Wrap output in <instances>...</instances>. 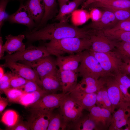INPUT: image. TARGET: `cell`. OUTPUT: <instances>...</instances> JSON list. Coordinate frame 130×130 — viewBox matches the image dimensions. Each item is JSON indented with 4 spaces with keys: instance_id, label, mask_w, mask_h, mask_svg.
Listing matches in <instances>:
<instances>
[{
    "instance_id": "6da1fadb",
    "label": "cell",
    "mask_w": 130,
    "mask_h": 130,
    "mask_svg": "<svg viewBox=\"0 0 130 130\" xmlns=\"http://www.w3.org/2000/svg\"><path fill=\"white\" fill-rule=\"evenodd\" d=\"M91 34L84 27L80 28L66 21H61L47 24L37 30L30 31L26 34V37L28 41L32 42L71 37L90 38Z\"/></svg>"
},
{
    "instance_id": "7a4b0ae2",
    "label": "cell",
    "mask_w": 130,
    "mask_h": 130,
    "mask_svg": "<svg viewBox=\"0 0 130 130\" xmlns=\"http://www.w3.org/2000/svg\"><path fill=\"white\" fill-rule=\"evenodd\" d=\"M44 45L50 55L57 57L66 53H78L89 49L91 42L90 38L71 37L51 40Z\"/></svg>"
},
{
    "instance_id": "3957f363",
    "label": "cell",
    "mask_w": 130,
    "mask_h": 130,
    "mask_svg": "<svg viewBox=\"0 0 130 130\" xmlns=\"http://www.w3.org/2000/svg\"><path fill=\"white\" fill-rule=\"evenodd\" d=\"M81 60L78 72V76L83 78L90 77L98 79L113 75L106 72L97 59L89 52L88 50L80 52Z\"/></svg>"
},
{
    "instance_id": "277c9868",
    "label": "cell",
    "mask_w": 130,
    "mask_h": 130,
    "mask_svg": "<svg viewBox=\"0 0 130 130\" xmlns=\"http://www.w3.org/2000/svg\"><path fill=\"white\" fill-rule=\"evenodd\" d=\"M50 55L44 45L38 46H29L22 52H18L12 54H7L1 59L15 62L19 61L24 64L34 62Z\"/></svg>"
},
{
    "instance_id": "5b68a950",
    "label": "cell",
    "mask_w": 130,
    "mask_h": 130,
    "mask_svg": "<svg viewBox=\"0 0 130 130\" xmlns=\"http://www.w3.org/2000/svg\"><path fill=\"white\" fill-rule=\"evenodd\" d=\"M90 53L97 59L105 71L114 76L119 71V68L123 62L115 52L100 53L89 50Z\"/></svg>"
},
{
    "instance_id": "8992f818",
    "label": "cell",
    "mask_w": 130,
    "mask_h": 130,
    "mask_svg": "<svg viewBox=\"0 0 130 130\" xmlns=\"http://www.w3.org/2000/svg\"><path fill=\"white\" fill-rule=\"evenodd\" d=\"M59 108V112L63 116L68 125L79 118L84 110L80 104L67 93Z\"/></svg>"
},
{
    "instance_id": "52a82bcc",
    "label": "cell",
    "mask_w": 130,
    "mask_h": 130,
    "mask_svg": "<svg viewBox=\"0 0 130 130\" xmlns=\"http://www.w3.org/2000/svg\"><path fill=\"white\" fill-rule=\"evenodd\" d=\"M105 86L108 97L112 104V113L121 106L130 101L126 98L122 93L118 83L114 76L105 77Z\"/></svg>"
},
{
    "instance_id": "ba28073f",
    "label": "cell",
    "mask_w": 130,
    "mask_h": 130,
    "mask_svg": "<svg viewBox=\"0 0 130 130\" xmlns=\"http://www.w3.org/2000/svg\"><path fill=\"white\" fill-rule=\"evenodd\" d=\"M98 20L92 22L84 27L86 29L94 33L103 32L113 28L118 22L114 14L111 11L106 9Z\"/></svg>"
},
{
    "instance_id": "9c48e42d",
    "label": "cell",
    "mask_w": 130,
    "mask_h": 130,
    "mask_svg": "<svg viewBox=\"0 0 130 130\" xmlns=\"http://www.w3.org/2000/svg\"><path fill=\"white\" fill-rule=\"evenodd\" d=\"M66 94L49 93L43 97L38 101L29 106L30 109L47 111H53L59 108L61 103Z\"/></svg>"
},
{
    "instance_id": "30bf717a",
    "label": "cell",
    "mask_w": 130,
    "mask_h": 130,
    "mask_svg": "<svg viewBox=\"0 0 130 130\" xmlns=\"http://www.w3.org/2000/svg\"><path fill=\"white\" fill-rule=\"evenodd\" d=\"M90 39L91 45L88 50L100 53L111 51L115 48L118 41L109 38L103 32L92 34L90 36Z\"/></svg>"
},
{
    "instance_id": "8fae6325",
    "label": "cell",
    "mask_w": 130,
    "mask_h": 130,
    "mask_svg": "<svg viewBox=\"0 0 130 130\" xmlns=\"http://www.w3.org/2000/svg\"><path fill=\"white\" fill-rule=\"evenodd\" d=\"M3 65L9 68L12 72L26 79L35 82L41 88V80L39 77L33 69L28 65L17 62L5 61Z\"/></svg>"
},
{
    "instance_id": "7c38bea8",
    "label": "cell",
    "mask_w": 130,
    "mask_h": 130,
    "mask_svg": "<svg viewBox=\"0 0 130 130\" xmlns=\"http://www.w3.org/2000/svg\"><path fill=\"white\" fill-rule=\"evenodd\" d=\"M30 110L31 114L27 121L30 130H47L53 111Z\"/></svg>"
},
{
    "instance_id": "4fadbf2b",
    "label": "cell",
    "mask_w": 130,
    "mask_h": 130,
    "mask_svg": "<svg viewBox=\"0 0 130 130\" xmlns=\"http://www.w3.org/2000/svg\"><path fill=\"white\" fill-rule=\"evenodd\" d=\"M6 20L11 23L25 25L30 31L37 26L25 5L22 3H21L18 9L15 12L6 17Z\"/></svg>"
},
{
    "instance_id": "5bb4252c",
    "label": "cell",
    "mask_w": 130,
    "mask_h": 130,
    "mask_svg": "<svg viewBox=\"0 0 130 130\" xmlns=\"http://www.w3.org/2000/svg\"><path fill=\"white\" fill-rule=\"evenodd\" d=\"M112 114L108 130H121L122 127L127 125L130 119V102L121 106Z\"/></svg>"
},
{
    "instance_id": "9a60e30c",
    "label": "cell",
    "mask_w": 130,
    "mask_h": 130,
    "mask_svg": "<svg viewBox=\"0 0 130 130\" xmlns=\"http://www.w3.org/2000/svg\"><path fill=\"white\" fill-rule=\"evenodd\" d=\"M105 83V77L98 79L90 77L83 78L74 89L67 93L72 91L97 93L104 86Z\"/></svg>"
},
{
    "instance_id": "2e32d148",
    "label": "cell",
    "mask_w": 130,
    "mask_h": 130,
    "mask_svg": "<svg viewBox=\"0 0 130 130\" xmlns=\"http://www.w3.org/2000/svg\"><path fill=\"white\" fill-rule=\"evenodd\" d=\"M24 64L33 69L40 80L57 68L56 59L52 57L50 55L34 62Z\"/></svg>"
},
{
    "instance_id": "e0dca14e",
    "label": "cell",
    "mask_w": 130,
    "mask_h": 130,
    "mask_svg": "<svg viewBox=\"0 0 130 130\" xmlns=\"http://www.w3.org/2000/svg\"><path fill=\"white\" fill-rule=\"evenodd\" d=\"M57 57V65L59 70L78 71L81 60L80 52L66 56H59Z\"/></svg>"
},
{
    "instance_id": "ac0fdd59",
    "label": "cell",
    "mask_w": 130,
    "mask_h": 130,
    "mask_svg": "<svg viewBox=\"0 0 130 130\" xmlns=\"http://www.w3.org/2000/svg\"><path fill=\"white\" fill-rule=\"evenodd\" d=\"M57 68L41 79V87L49 93H55L62 91V88Z\"/></svg>"
},
{
    "instance_id": "d6986e66",
    "label": "cell",
    "mask_w": 130,
    "mask_h": 130,
    "mask_svg": "<svg viewBox=\"0 0 130 130\" xmlns=\"http://www.w3.org/2000/svg\"><path fill=\"white\" fill-rule=\"evenodd\" d=\"M58 76L62 88V93L66 94L75 87L77 83L78 71H62L59 69Z\"/></svg>"
},
{
    "instance_id": "ffe728a7",
    "label": "cell",
    "mask_w": 130,
    "mask_h": 130,
    "mask_svg": "<svg viewBox=\"0 0 130 130\" xmlns=\"http://www.w3.org/2000/svg\"><path fill=\"white\" fill-rule=\"evenodd\" d=\"M25 36L20 34L14 36L9 35L5 37L6 41L3 45L5 52L10 54L18 52H22L26 48L25 45L23 42Z\"/></svg>"
},
{
    "instance_id": "44dd1931",
    "label": "cell",
    "mask_w": 130,
    "mask_h": 130,
    "mask_svg": "<svg viewBox=\"0 0 130 130\" xmlns=\"http://www.w3.org/2000/svg\"><path fill=\"white\" fill-rule=\"evenodd\" d=\"M67 94L80 104L84 110L89 111L92 107L96 105L97 93L72 91Z\"/></svg>"
},
{
    "instance_id": "7402d4cb",
    "label": "cell",
    "mask_w": 130,
    "mask_h": 130,
    "mask_svg": "<svg viewBox=\"0 0 130 130\" xmlns=\"http://www.w3.org/2000/svg\"><path fill=\"white\" fill-rule=\"evenodd\" d=\"M24 4L38 25L44 14L45 6L43 0H27Z\"/></svg>"
},
{
    "instance_id": "603a6c76",
    "label": "cell",
    "mask_w": 130,
    "mask_h": 130,
    "mask_svg": "<svg viewBox=\"0 0 130 130\" xmlns=\"http://www.w3.org/2000/svg\"><path fill=\"white\" fill-rule=\"evenodd\" d=\"M67 130H97L94 122L90 118L89 114H82L77 119L69 124Z\"/></svg>"
},
{
    "instance_id": "cb8c5ba5",
    "label": "cell",
    "mask_w": 130,
    "mask_h": 130,
    "mask_svg": "<svg viewBox=\"0 0 130 130\" xmlns=\"http://www.w3.org/2000/svg\"><path fill=\"white\" fill-rule=\"evenodd\" d=\"M88 6L116 9H130V0H110L93 3Z\"/></svg>"
},
{
    "instance_id": "d4e9b609",
    "label": "cell",
    "mask_w": 130,
    "mask_h": 130,
    "mask_svg": "<svg viewBox=\"0 0 130 130\" xmlns=\"http://www.w3.org/2000/svg\"><path fill=\"white\" fill-rule=\"evenodd\" d=\"M49 92L43 89L30 93H25L22 96L18 103L26 107H29L36 102Z\"/></svg>"
},
{
    "instance_id": "484cf974",
    "label": "cell",
    "mask_w": 130,
    "mask_h": 130,
    "mask_svg": "<svg viewBox=\"0 0 130 130\" xmlns=\"http://www.w3.org/2000/svg\"><path fill=\"white\" fill-rule=\"evenodd\" d=\"M83 0H74L59 7V11L56 16L55 20H59L60 22L66 21L65 20V16L67 15L72 13L76 10Z\"/></svg>"
},
{
    "instance_id": "4316f807",
    "label": "cell",
    "mask_w": 130,
    "mask_h": 130,
    "mask_svg": "<svg viewBox=\"0 0 130 130\" xmlns=\"http://www.w3.org/2000/svg\"><path fill=\"white\" fill-rule=\"evenodd\" d=\"M68 124L59 112L53 113L47 130H67Z\"/></svg>"
},
{
    "instance_id": "83f0119b",
    "label": "cell",
    "mask_w": 130,
    "mask_h": 130,
    "mask_svg": "<svg viewBox=\"0 0 130 130\" xmlns=\"http://www.w3.org/2000/svg\"><path fill=\"white\" fill-rule=\"evenodd\" d=\"M112 114L108 110L101 108L96 124L97 130L108 129L111 121Z\"/></svg>"
},
{
    "instance_id": "f1b7e54d",
    "label": "cell",
    "mask_w": 130,
    "mask_h": 130,
    "mask_svg": "<svg viewBox=\"0 0 130 130\" xmlns=\"http://www.w3.org/2000/svg\"><path fill=\"white\" fill-rule=\"evenodd\" d=\"M109 38L118 41L130 42V32L106 30L103 32Z\"/></svg>"
},
{
    "instance_id": "f546056e",
    "label": "cell",
    "mask_w": 130,
    "mask_h": 130,
    "mask_svg": "<svg viewBox=\"0 0 130 130\" xmlns=\"http://www.w3.org/2000/svg\"><path fill=\"white\" fill-rule=\"evenodd\" d=\"M115 48V52L122 60H130V42L117 41Z\"/></svg>"
},
{
    "instance_id": "4dcf8cb0",
    "label": "cell",
    "mask_w": 130,
    "mask_h": 130,
    "mask_svg": "<svg viewBox=\"0 0 130 130\" xmlns=\"http://www.w3.org/2000/svg\"><path fill=\"white\" fill-rule=\"evenodd\" d=\"M19 118V115L15 111L8 110L3 113L1 121L8 127H10L14 126L18 123Z\"/></svg>"
},
{
    "instance_id": "1f68e13d",
    "label": "cell",
    "mask_w": 130,
    "mask_h": 130,
    "mask_svg": "<svg viewBox=\"0 0 130 130\" xmlns=\"http://www.w3.org/2000/svg\"><path fill=\"white\" fill-rule=\"evenodd\" d=\"M89 18V13L83 9H77L72 13V21L76 26L85 23Z\"/></svg>"
},
{
    "instance_id": "d6a6232c",
    "label": "cell",
    "mask_w": 130,
    "mask_h": 130,
    "mask_svg": "<svg viewBox=\"0 0 130 130\" xmlns=\"http://www.w3.org/2000/svg\"><path fill=\"white\" fill-rule=\"evenodd\" d=\"M3 92L9 101L18 103L22 95L26 93L21 89L12 87L5 90Z\"/></svg>"
},
{
    "instance_id": "836d02e7",
    "label": "cell",
    "mask_w": 130,
    "mask_h": 130,
    "mask_svg": "<svg viewBox=\"0 0 130 130\" xmlns=\"http://www.w3.org/2000/svg\"><path fill=\"white\" fill-rule=\"evenodd\" d=\"M9 72L11 87L19 89L29 80L11 72Z\"/></svg>"
},
{
    "instance_id": "e575fe53",
    "label": "cell",
    "mask_w": 130,
    "mask_h": 130,
    "mask_svg": "<svg viewBox=\"0 0 130 130\" xmlns=\"http://www.w3.org/2000/svg\"><path fill=\"white\" fill-rule=\"evenodd\" d=\"M112 11L119 22L130 20V9H116L111 8H102Z\"/></svg>"
},
{
    "instance_id": "d590c367",
    "label": "cell",
    "mask_w": 130,
    "mask_h": 130,
    "mask_svg": "<svg viewBox=\"0 0 130 130\" xmlns=\"http://www.w3.org/2000/svg\"><path fill=\"white\" fill-rule=\"evenodd\" d=\"M19 89H21L26 93L31 92L43 89L35 82L29 80Z\"/></svg>"
},
{
    "instance_id": "8d00e7d4",
    "label": "cell",
    "mask_w": 130,
    "mask_h": 130,
    "mask_svg": "<svg viewBox=\"0 0 130 130\" xmlns=\"http://www.w3.org/2000/svg\"><path fill=\"white\" fill-rule=\"evenodd\" d=\"M114 77L119 83L128 89L130 87V77L119 71L114 74Z\"/></svg>"
},
{
    "instance_id": "74e56055",
    "label": "cell",
    "mask_w": 130,
    "mask_h": 130,
    "mask_svg": "<svg viewBox=\"0 0 130 130\" xmlns=\"http://www.w3.org/2000/svg\"><path fill=\"white\" fill-rule=\"evenodd\" d=\"M10 0H0V30L6 20V9Z\"/></svg>"
},
{
    "instance_id": "f35d334b",
    "label": "cell",
    "mask_w": 130,
    "mask_h": 130,
    "mask_svg": "<svg viewBox=\"0 0 130 130\" xmlns=\"http://www.w3.org/2000/svg\"><path fill=\"white\" fill-rule=\"evenodd\" d=\"M11 87L9 72H7L0 79V91L3 92L5 90Z\"/></svg>"
},
{
    "instance_id": "ab89813d",
    "label": "cell",
    "mask_w": 130,
    "mask_h": 130,
    "mask_svg": "<svg viewBox=\"0 0 130 130\" xmlns=\"http://www.w3.org/2000/svg\"><path fill=\"white\" fill-rule=\"evenodd\" d=\"M104 104V108H106L112 113V104L108 97L106 87L104 86L101 89Z\"/></svg>"
},
{
    "instance_id": "60d3db41",
    "label": "cell",
    "mask_w": 130,
    "mask_h": 130,
    "mask_svg": "<svg viewBox=\"0 0 130 130\" xmlns=\"http://www.w3.org/2000/svg\"><path fill=\"white\" fill-rule=\"evenodd\" d=\"M110 30L130 32V20L119 21L113 28Z\"/></svg>"
},
{
    "instance_id": "b9f144b4",
    "label": "cell",
    "mask_w": 130,
    "mask_h": 130,
    "mask_svg": "<svg viewBox=\"0 0 130 130\" xmlns=\"http://www.w3.org/2000/svg\"><path fill=\"white\" fill-rule=\"evenodd\" d=\"M7 130H30L27 122L22 121H18L14 126L11 127H8Z\"/></svg>"
},
{
    "instance_id": "7bdbcfd3",
    "label": "cell",
    "mask_w": 130,
    "mask_h": 130,
    "mask_svg": "<svg viewBox=\"0 0 130 130\" xmlns=\"http://www.w3.org/2000/svg\"><path fill=\"white\" fill-rule=\"evenodd\" d=\"M102 13V12L96 7L93 8L89 13L90 18L92 22L96 21L100 18Z\"/></svg>"
},
{
    "instance_id": "ee69618b",
    "label": "cell",
    "mask_w": 130,
    "mask_h": 130,
    "mask_svg": "<svg viewBox=\"0 0 130 130\" xmlns=\"http://www.w3.org/2000/svg\"><path fill=\"white\" fill-rule=\"evenodd\" d=\"M119 70L121 73L130 76V60L123 62L119 66Z\"/></svg>"
},
{
    "instance_id": "f6af8a7d",
    "label": "cell",
    "mask_w": 130,
    "mask_h": 130,
    "mask_svg": "<svg viewBox=\"0 0 130 130\" xmlns=\"http://www.w3.org/2000/svg\"><path fill=\"white\" fill-rule=\"evenodd\" d=\"M96 104L97 106L101 108H104L103 100L101 89L97 93Z\"/></svg>"
},
{
    "instance_id": "bcb514c9",
    "label": "cell",
    "mask_w": 130,
    "mask_h": 130,
    "mask_svg": "<svg viewBox=\"0 0 130 130\" xmlns=\"http://www.w3.org/2000/svg\"><path fill=\"white\" fill-rule=\"evenodd\" d=\"M7 99L3 97H0V113H1L8 105Z\"/></svg>"
},
{
    "instance_id": "7dc6e473",
    "label": "cell",
    "mask_w": 130,
    "mask_h": 130,
    "mask_svg": "<svg viewBox=\"0 0 130 130\" xmlns=\"http://www.w3.org/2000/svg\"><path fill=\"white\" fill-rule=\"evenodd\" d=\"M118 84L120 89L123 95L126 98L130 101V94L128 92V89L119 83Z\"/></svg>"
},
{
    "instance_id": "c3c4849f",
    "label": "cell",
    "mask_w": 130,
    "mask_h": 130,
    "mask_svg": "<svg viewBox=\"0 0 130 130\" xmlns=\"http://www.w3.org/2000/svg\"><path fill=\"white\" fill-rule=\"evenodd\" d=\"M109 0H87L84 3L82 6V8H83L87 7L90 4L95 2Z\"/></svg>"
},
{
    "instance_id": "681fc988",
    "label": "cell",
    "mask_w": 130,
    "mask_h": 130,
    "mask_svg": "<svg viewBox=\"0 0 130 130\" xmlns=\"http://www.w3.org/2000/svg\"><path fill=\"white\" fill-rule=\"evenodd\" d=\"M3 41L2 38L1 37H0V59H1L4 56L5 51L4 50L3 46Z\"/></svg>"
},
{
    "instance_id": "f907efd6",
    "label": "cell",
    "mask_w": 130,
    "mask_h": 130,
    "mask_svg": "<svg viewBox=\"0 0 130 130\" xmlns=\"http://www.w3.org/2000/svg\"><path fill=\"white\" fill-rule=\"evenodd\" d=\"M59 4V7L67 3L69 0H57Z\"/></svg>"
},
{
    "instance_id": "816d5d0a",
    "label": "cell",
    "mask_w": 130,
    "mask_h": 130,
    "mask_svg": "<svg viewBox=\"0 0 130 130\" xmlns=\"http://www.w3.org/2000/svg\"><path fill=\"white\" fill-rule=\"evenodd\" d=\"M5 73L3 66H0V79L4 75Z\"/></svg>"
},
{
    "instance_id": "f5cc1de1",
    "label": "cell",
    "mask_w": 130,
    "mask_h": 130,
    "mask_svg": "<svg viewBox=\"0 0 130 130\" xmlns=\"http://www.w3.org/2000/svg\"><path fill=\"white\" fill-rule=\"evenodd\" d=\"M20 0V1H23L26 0Z\"/></svg>"
},
{
    "instance_id": "db71d44e",
    "label": "cell",
    "mask_w": 130,
    "mask_h": 130,
    "mask_svg": "<svg viewBox=\"0 0 130 130\" xmlns=\"http://www.w3.org/2000/svg\"><path fill=\"white\" fill-rule=\"evenodd\" d=\"M129 76L130 77V76Z\"/></svg>"
}]
</instances>
